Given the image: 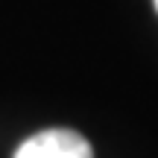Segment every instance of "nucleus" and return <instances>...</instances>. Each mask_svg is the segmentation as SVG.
<instances>
[{
    "instance_id": "nucleus-1",
    "label": "nucleus",
    "mask_w": 158,
    "mask_h": 158,
    "mask_svg": "<svg viewBox=\"0 0 158 158\" xmlns=\"http://www.w3.org/2000/svg\"><path fill=\"white\" fill-rule=\"evenodd\" d=\"M15 158H94V149L70 129H44L27 138L18 147Z\"/></svg>"
},
{
    "instance_id": "nucleus-2",
    "label": "nucleus",
    "mask_w": 158,
    "mask_h": 158,
    "mask_svg": "<svg viewBox=\"0 0 158 158\" xmlns=\"http://www.w3.org/2000/svg\"><path fill=\"white\" fill-rule=\"evenodd\" d=\"M155 9H158V0H155Z\"/></svg>"
}]
</instances>
